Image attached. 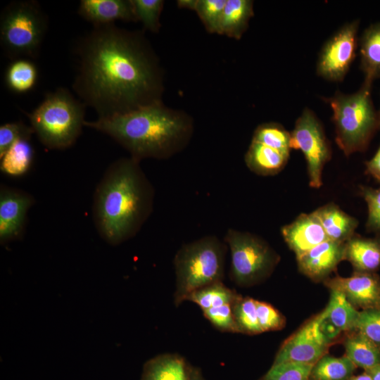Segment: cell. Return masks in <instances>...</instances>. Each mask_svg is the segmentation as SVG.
<instances>
[{
  "mask_svg": "<svg viewBox=\"0 0 380 380\" xmlns=\"http://www.w3.org/2000/svg\"><path fill=\"white\" fill-rule=\"evenodd\" d=\"M72 89L98 118H108L162 101L163 75L140 30L95 25L75 46Z\"/></svg>",
  "mask_w": 380,
  "mask_h": 380,
  "instance_id": "1",
  "label": "cell"
},
{
  "mask_svg": "<svg viewBox=\"0 0 380 380\" xmlns=\"http://www.w3.org/2000/svg\"><path fill=\"white\" fill-rule=\"evenodd\" d=\"M155 190L139 162L122 158L106 170L94 195L93 219L100 235L113 245L135 236L150 217Z\"/></svg>",
  "mask_w": 380,
  "mask_h": 380,
  "instance_id": "2",
  "label": "cell"
},
{
  "mask_svg": "<svg viewBox=\"0 0 380 380\" xmlns=\"http://www.w3.org/2000/svg\"><path fill=\"white\" fill-rule=\"evenodd\" d=\"M84 127L108 135L139 162L167 159L181 152L189 145L194 129L187 113L162 101L108 118L85 120Z\"/></svg>",
  "mask_w": 380,
  "mask_h": 380,
  "instance_id": "3",
  "label": "cell"
},
{
  "mask_svg": "<svg viewBox=\"0 0 380 380\" xmlns=\"http://www.w3.org/2000/svg\"><path fill=\"white\" fill-rule=\"evenodd\" d=\"M227 249L226 243L215 235L204 236L178 249L173 259L175 306L186 300L193 291L223 281Z\"/></svg>",
  "mask_w": 380,
  "mask_h": 380,
  "instance_id": "4",
  "label": "cell"
},
{
  "mask_svg": "<svg viewBox=\"0 0 380 380\" xmlns=\"http://www.w3.org/2000/svg\"><path fill=\"white\" fill-rule=\"evenodd\" d=\"M372 82L364 80L355 93L337 91L325 99L333 110L336 142L346 156L365 151L380 127L379 112L372 99Z\"/></svg>",
  "mask_w": 380,
  "mask_h": 380,
  "instance_id": "5",
  "label": "cell"
},
{
  "mask_svg": "<svg viewBox=\"0 0 380 380\" xmlns=\"http://www.w3.org/2000/svg\"><path fill=\"white\" fill-rule=\"evenodd\" d=\"M86 106L63 87L47 94L27 113L41 143L49 149H65L76 141L84 127Z\"/></svg>",
  "mask_w": 380,
  "mask_h": 380,
  "instance_id": "6",
  "label": "cell"
},
{
  "mask_svg": "<svg viewBox=\"0 0 380 380\" xmlns=\"http://www.w3.org/2000/svg\"><path fill=\"white\" fill-rule=\"evenodd\" d=\"M47 28V15L37 1L11 2L1 13V46L13 61L36 58Z\"/></svg>",
  "mask_w": 380,
  "mask_h": 380,
  "instance_id": "7",
  "label": "cell"
},
{
  "mask_svg": "<svg viewBox=\"0 0 380 380\" xmlns=\"http://www.w3.org/2000/svg\"><path fill=\"white\" fill-rule=\"evenodd\" d=\"M224 241L229 248V276L241 287L257 284L269 277L279 261V255L260 236L229 228Z\"/></svg>",
  "mask_w": 380,
  "mask_h": 380,
  "instance_id": "8",
  "label": "cell"
},
{
  "mask_svg": "<svg viewBox=\"0 0 380 380\" xmlns=\"http://www.w3.org/2000/svg\"><path fill=\"white\" fill-rule=\"evenodd\" d=\"M291 148L303 152L310 186L319 188L322 185V170L331 157V151L321 122L308 108H304L296 121L291 133Z\"/></svg>",
  "mask_w": 380,
  "mask_h": 380,
  "instance_id": "9",
  "label": "cell"
},
{
  "mask_svg": "<svg viewBox=\"0 0 380 380\" xmlns=\"http://www.w3.org/2000/svg\"><path fill=\"white\" fill-rule=\"evenodd\" d=\"M359 20L341 26L323 45L317 62V75L331 82H342L355 60Z\"/></svg>",
  "mask_w": 380,
  "mask_h": 380,
  "instance_id": "10",
  "label": "cell"
},
{
  "mask_svg": "<svg viewBox=\"0 0 380 380\" xmlns=\"http://www.w3.org/2000/svg\"><path fill=\"white\" fill-rule=\"evenodd\" d=\"M329 346L317 330L312 318L285 341L273 365L297 362L314 365L327 353Z\"/></svg>",
  "mask_w": 380,
  "mask_h": 380,
  "instance_id": "11",
  "label": "cell"
},
{
  "mask_svg": "<svg viewBox=\"0 0 380 380\" xmlns=\"http://www.w3.org/2000/svg\"><path fill=\"white\" fill-rule=\"evenodd\" d=\"M359 315L360 311L356 310L343 293L331 290L327 307L313 319L317 330L331 345L341 332L357 329Z\"/></svg>",
  "mask_w": 380,
  "mask_h": 380,
  "instance_id": "12",
  "label": "cell"
},
{
  "mask_svg": "<svg viewBox=\"0 0 380 380\" xmlns=\"http://www.w3.org/2000/svg\"><path fill=\"white\" fill-rule=\"evenodd\" d=\"M33 197L19 189L5 186L0 189V241L1 243L19 238L24 230L27 213Z\"/></svg>",
  "mask_w": 380,
  "mask_h": 380,
  "instance_id": "13",
  "label": "cell"
},
{
  "mask_svg": "<svg viewBox=\"0 0 380 380\" xmlns=\"http://www.w3.org/2000/svg\"><path fill=\"white\" fill-rule=\"evenodd\" d=\"M324 284L343 293L354 306L362 310L380 308V279L375 273L355 272L349 277L327 279Z\"/></svg>",
  "mask_w": 380,
  "mask_h": 380,
  "instance_id": "14",
  "label": "cell"
},
{
  "mask_svg": "<svg viewBox=\"0 0 380 380\" xmlns=\"http://www.w3.org/2000/svg\"><path fill=\"white\" fill-rule=\"evenodd\" d=\"M345 243L327 240L297 258L299 270L315 281L326 280L345 260Z\"/></svg>",
  "mask_w": 380,
  "mask_h": 380,
  "instance_id": "15",
  "label": "cell"
},
{
  "mask_svg": "<svg viewBox=\"0 0 380 380\" xmlns=\"http://www.w3.org/2000/svg\"><path fill=\"white\" fill-rule=\"evenodd\" d=\"M281 232L296 258L329 240L319 219L313 213L300 214L291 223L282 227Z\"/></svg>",
  "mask_w": 380,
  "mask_h": 380,
  "instance_id": "16",
  "label": "cell"
},
{
  "mask_svg": "<svg viewBox=\"0 0 380 380\" xmlns=\"http://www.w3.org/2000/svg\"><path fill=\"white\" fill-rule=\"evenodd\" d=\"M77 13L94 26L137 21L132 0H82Z\"/></svg>",
  "mask_w": 380,
  "mask_h": 380,
  "instance_id": "17",
  "label": "cell"
},
{
  "mask_svg": "<svg viewBox=\"0 0 380 380\" xmlns=\"http://www.w3.org/2000/svg\"><path fill=\"white\" fill-rule=\"evenodd\" d=\"M345 260L356 272L374 273L380 269V236L369 239L354 234L345 243Z\"/></svg>",
  "mask_w": 380,
  "mask_h": 380,
  "instance_id": "18",
  "label": "cell"
},
{
  "mask_svg": "<svg viewBox=\"0 0 380 380\" xmlns=\"http://www.w3.org/2000/svg\"><path fill=\"white\" fill-rule=\"evenodd\" d=\"M191 368L179 354H160L145 362L141 380H189Z\"/></svg>",
  "mask_w": 380,
  "mask_h": 380,
  "instance_id": "19",
  "label": "cell"
},
{
  "mask_svg": "<svg viewBox=\"0 0 380 380\" xmlns=\"http://www.w3.org/2000/svg\"><path fill=\"white\" fill-rule=\"evenodd\" d=\"M319 219L329 239L346 242L355 234L358 221L333 203L312 212Z\"/></svg>",
  "mask_w": 380,
  "mask_h": 380,
  "instance_id": "20",
  "label": "cell"
},
{
  "mask_svg": "<svg viewBox=\"0 0 380 380\" xmlns=\"http://www.w3.org/2000/svg\"><path fill=\"white\" fill-rule=\"evenodd\" d=\"M289 158V154L251 141L244 160L248 168L255 174L272 176L284 168Z\"/></svg>",
  "mask_w": 380,
  "mask_h": 380,
  "instance_id": "21",
  "label": "cell"
},
{
  "mask_svg": "<svg viewBox=\"0 0 380 380\" xmlns=\"http://www.w3.org/2000/svg\"><path fill=\"white\" fill-rule=\"evenodd\" d=\"M253 1L227 0L220 27V34L240 39L253 16Z\"/></svg>",
  "mask_w": 380,
  "mask_h": 380,
  "instance_id": "22",
  "label": "cell"
},
{
  "mask_svg": "<svg viewBox=\"0 0 380 380\" xmlns=\"http://www.w3.org/2000/svg\"><path fill=\"white\" fill-rule=\"evenodd\" d=\"M343 345L346 356L365 371L380 365V348L359 330L350 331Z\"/></svg>",
  "mask_w": 380,
  "mask_h": 380,
  "instance_id": "23",
  "label": "cell"
},
{
  "mask_svg": "<svg viewBox=\"0 0 380 380\" xmlns=\"http://www.w3.org/2000/svg\"><path fill=\"white\" fill-rule=\"evenodd\" d=\"M360 68L365 80L373 83L380 77V23L369 26L360 40Z\"/></svg>",
  "mask_w": 380,
  "mask_h": 380,
  "instance_id": "24",
  "label": "cell"
},
{
  "mask_svg": "<svg viewBox=\"0 0 380 380\" xmlns=\"http://www.w3.org/2000/svg\"><path fill=\"white\" fill-rule=\"evenodd\" d=\"M5 83L14 93L25 94L37 84L38 70L35 64L29 59L13 60L5 72Z\"/></svg>",
  "mask_w": 380,
  "mask_h": 380,
  "instance_id": "25",
  "label": "cell"
},
{
  "mask_svg": "<svg viewBox=\"0 0 380 380\" xmlns=\"http://www.w3.org/2000/svg\"><path fill=\"white\" fill-rule=\"evenodd\" d=\"M356 367L346 355L336 357L327 353L312 366L310 380H348Z\"/></svg>",
  "mask_w": 380,
  "mask_h": 380,
  "instance_id": "26",
  "label": "cell"
},
{
  "mask_svg": "<svg viewBox=\"0 0 380 380\" xmlns=\"http://www.w3.org/2000/svg\"><path fill=\"white\" fill-rule=\"evenodd\" d=\"M30 140H18L0 158L2 172L10 176H20L27 172L34 157V149Z\"/></svg>",
  "mask_w": 380,
  "mask_h": 380,
  "instance_id": "27",
  "label": "cell"
},
{
  "mask_svg": "<svg viewBox=\"0 0 380 380\" xmlns=\"http://www.w3.org/2000/svg\"><path fill=\"white\" fill-rule=\"evenodd\" d=\"M240 294L219 281L198 289L190 293L186 300L199 306L202 310L225 304L232 305Z\"/></svg>",
  "mask_w": 380,
  "mask_h": 380,
  "instance_id": "28",
  "label": "cell"
},
{
  "mask_svg": "<svg viewBox=\"0 0 380 380\" xmlns=\"http://www.w3.org/2000/svg\"><path fill=\"white\" fill-rule=\"evenodd\" d=\"M231 305L240 333L255 335L262 332L257 316L256 300L239 295Z\"/></svg>",
  "mask_w": 380,
  "mask_h": 380,
  "instance_id": "29",
  "label": "cell"
},
{
  "mask_svg": "<svg viewBox=\"0 0 380 380\" xmlns=\"http://www.w3.org/2000/svg\"><path fill=\"white\" fill-rule=\"evenodd\" d=\"M251 141L287 154L290 153L291 149V133L277 122H265L258 125L253 132Z\"/></svg>",
  "mask_w": 380,
  "mask_h": 380,
  "instance_id": "30",
  "label": "cell"
},
{
  "mask_svg": "<svg viewBox=\"0 0 380 380\" xmlns=\"http://www.w3.org/2000/svg\"><path fill=\"white\" fill-rule=\"evenodd\" d=\"M227 0H196V12L206 30L220 34V23Z\"/></svg>",
  "mask_w": 380,
  "mask_h": 380,
  "instance_id": "31",
  "label": "cell"
},
{
  "mask_svg": "<svg viewBox=\"0 0 380 380\" xmlns=\"http://www.w3.org/2000/svg\"><path fill=\"white\" fill-rule=\"evenodd\" d=\"M137 21L145 30L156 33L160 27V16L163 8V0H132Z\"/></svg>",
  "mask_w": 380,
  "mask_h": 380,
  "instance_id": "32",
  "label": "cell"
},
{
  "mask_svg": "<svg viewBox=\"0 0 380 380\" xmlns=\"http://www.w3.org/2000/svg\"><path fill=\"white\" fill-rule=\"evenodd\" d=\"M312 366L297 362L272 365L260 380H310Z\"/></svg>",
  "mask_w": 380,
  "mask_h": 380,
  "instance_id": "33",
  "label": "cell"
},
{
  "mask_svg": "<svg viewBox=\"0 0 380 380\" xmlns=\"http://www.w3.org/2000/svg\"><path fill=\"white\" fill-rule=\"evenodd\" d=\"M202 311L205 319L219 331L240 333L234 317L231 305L225 304Z\"/></svg>",
  "mask_w": 380,
  "mask_h": 380,
  "instance_id": "34",
  "label": "cell"
},
{
  "mask_svg": "<svg viewBox=\"0 0 380 380\" xmlns=\"http://www.w3.org/2000/svg\"><path fill=\"white\" fill-rule=\"evenodd\" d=\"M34 133L32 127L22 122H7L0 126V158L18 140L30 139Z\"/></svg>",
  "mask_w": 380,
  "mask_h": 380,
  "instance_id": "35",
  "label": "cell"
},
{
  "mask_svg": "<svg viewBox=\"0 0 380 380\" xmlns=\"http://www.w3.org/2000/svg\"><path fill=\"white\" fill-rule=\"evenodd\" d=\"M357 329L380 348V308L360 311Z\"/></svg>",
  "mask_w": 380,
  "mask_h": 380,
  "instance_id": "36",
  "label": "cell"
},
{
  "mask_svg": "<svg viewBox=\"0 0 380 380\" xmlns=\"http://www.w3.org/2000/svg\"><path fill=\"white\" fill-rule=\"evenodd\" d=\"M256 310L262 332L280 330L285 326L284 317L270 304L256 300Z\"/></svg>",
  "mask_w": 380,
  "mask_h": 380,
  "instance_id": "37",
  "label": "cell"
},
{
  "mask_svg": "<svg viewBox=\"0 0 380 380\" xmlns=\"http://www.w3.org/2000/svg\"><path fill=\"white\" fill-rule=\"evenodd\" d=\"M360 194L368 207V217L366 224L367 230L380 234V187L374 189L368 186L360 188Z\"/></svg>",
  "mask_w": 380,
  "mask_h": 380,
  "instance_id": "38",
  "label": "cell"
},
{
  "mask_svg": "<svg viewBox=\"0 0 380 380\" xmlns=\"http://www.w3.org/2000/svg\"><path fill=\"white\" fill-rule=\"evenodd\" d=\"M365 165L367 173L380 182V146L372 158L365 162Z\"/></svg>",
  "mask_w": 380,
  "mask_h": 380,
  "instance_id": "39",
  "label": "cell"
},
{
  "mask_svg": "<svg viewBox=\"0 0 380 380\" xmlns=\"http://www.w3.org/2000/svg\"><path fill=\"white\" fill-rule=\"evenodd\" d=\"M177 3L179 8L194 11L196 0H179L177 1Z\"/></svg>",
  "mask_w": 380,
  "mask_h": 380,
  "instance_id": "40",
  "label": "cell"
},
{
  "mask_svg": "<svg viewBox=\"0 0 380 380\" xmlns=\"http://www.w3.org/2000/svg\"><path fill=\"white\" fill-rule=\"evenodd\" d=\"M189 380H205L201 370L192 366Z\"/></svg>",
  "mask_w": 380,
  "mask_h": 380,
  "instance_id": "41",
  "label": "cell"
},
{
  "mask_svg": "<svg viewBox=\"0 0 380 380\" xmlns=\"http://www.w3.org/2000/svg\"><path fill=\"white\" fill-rule=\"evenodd\" d=\"M366 372L369 373L372 380H380V365L366 370Z\"/></svg>",
  "mask_w": 380,
  "mask_h": 380,
  "instance_id": "42",
  "label": "cell"
},
{
  "mask_svg": "<svg viewBox=\"0 0 380 380\" xmlns=\"http://www.w3.org/2000/svg\"><path fill=\"white\" fill-rule=\"evenodd\" d=\"M348 380H372L371 376L369 374L368 372L365 371L363 373L354 376L353 375L350 379Z\"/></svg>",
  "mask_w": 380,
  "mask_h": 380,
  "instance_id": "43",
  "label": "cell"
},
{
  "mask_svg": "<svg viewBox=\"0 0 380 380\" xmlns=\"http://www.w3.org/2000/svg\"><path fill=\"white\" fill-rule=\"evenodd\" d=\"M378 112H379V120H380V110Z\"/></svg>",
  "mask_w": 380,
  "mask_h": 380,
  "instance_id": "44",
  "label": "cell"
}]
</instances>
